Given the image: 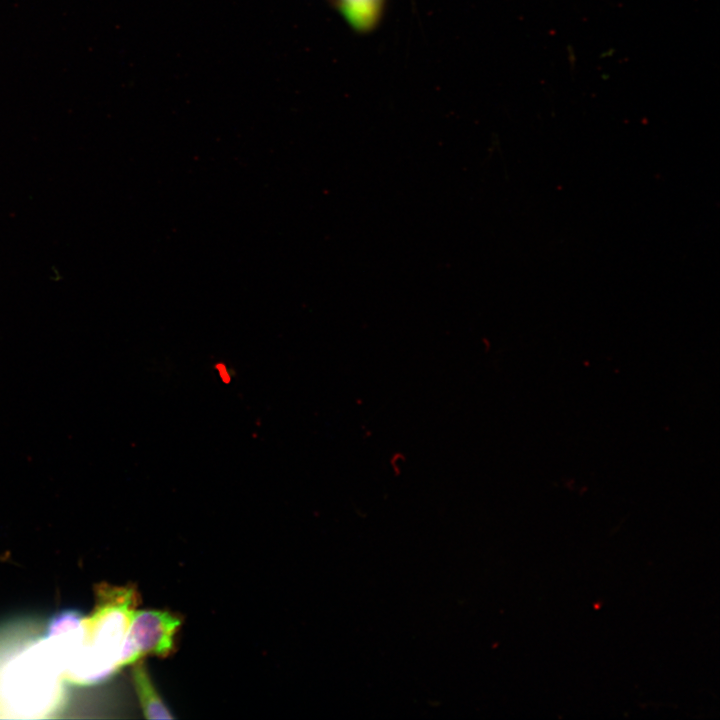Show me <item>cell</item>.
Here are the masks:
<instances>
[{"label": "cell", "instance_id": "6da1fadb", "mask_svg": "<svg viewBox=\"0 0 720 720\" xmlns=\"http://www.w3.org/2000/svg\"><path fill=\"white\" fill-rule=\"evenodd\" d=\"M137 600L130 587L98 588L96 609L83 617L81 643L62 670L70 681L96 683L123 667L122 652Z\"/></svg>", "mask_w": 720, "mask_h": 720}, {"label": "cell", "instance_id": "7a4b0ae2", "mask_svg": "<svg viewBox=\"0 0 720 720\" xmlns=\"http://www.w3.org/2000/svg\"><path fill=\"white\" fill-rule=\"evenodd\" d=\"M181 624V618L169 611L135 610L122 652V666L132 665L147 655H170L175 650Z\"/></svg>", "mask_w": 720, "mask_h": 720}, {"label": "cell", "instance_id": "3957f363", "mask_svg": "<svg viewBox=\"0 0 720 720\" xmlns=\"http://www.w3.org/2000/svg\"><path fill=\"white\" fill-rule=\"evenodd\" d=\"M131 677L145 717L148 719H172L173 716L158 694L142 660L132 664Z\"/></svg>", "mask_w": 720, "mask_h": 720}, {"label": "cell", "instance_id": "277c9868", "mask_svg": "<svg viewBox=\"0 0 720 720\" xmlns=\"http://www.w3.org/2000/svg\"><path fill=\"white\" fill-rule=\"evenodd\" d=\"M384 0H339V8L354 29L371 30L378 22Z\"/></svg>", "mask_w": 720, "mask_h": 720}]
</instances>
